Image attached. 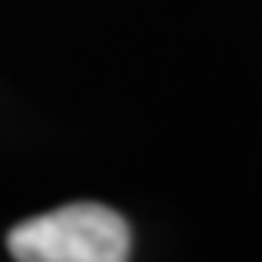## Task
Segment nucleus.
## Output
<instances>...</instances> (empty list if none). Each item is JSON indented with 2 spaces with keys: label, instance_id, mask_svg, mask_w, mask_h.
I'll use <instances>...</instances> for the list:
<instances>
[{
  "label": "nucleus",
  "instance_id": "1",
  "mask_svg": "<svg viewBox=\"0 0 262 262\" xmlns=\"http://www.w3.org/2000/svg\"><path fill=\"white\" fill-rule=\"evenodd\" d=\"M15 262H127L131 229L106 204H66L18 222L8 233Z\"/></svg>",
  "mask_w": 262,
  "mask_h": 262
}]
</instances>
